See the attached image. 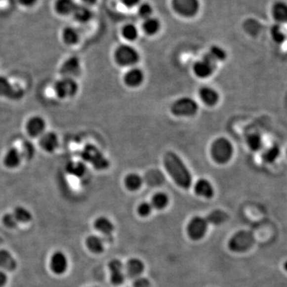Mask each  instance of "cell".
<instances>
[{
    "label": "cell",
    "mask_w": 287,
    "mask_h": 287,
    "mask_svg": "<svg viewBox=\"0 0 287 287\" xmlns=\"http://www.w3.org/2000/svg\"><path fill=\"white\" fill-rule=\"evenodd\" d=\"M108 269L110 271V279L112 284L120 286L123 284L125 279V273L123 263L119 259L114 258L108 263Z\"/></svg>",
    "instance_id": "11"
},
{
    "label": "cell",
    "mask_w": 287,
    "mask_h": 287,
    "mask_svg": "<svg viewBox=\"0 0 287 287\" xmlns=\"http://www.w3.org/2000/svg\"><path fill=\"white\" fill-rule=\"evenodd\" d=\"M114 58L118 65L122 66H129L138 62L140 55L135 48L131 45H122L117 48Z\"/></svg>",
    "instance_id": "6"
},
{
    "label": "cell",
    "mask_w": 287,
    "mask_h": 287,
    "mask_svg": "<svg viewBox=\"0 0 287 287\" xmlns=\"http://www.w3.org/2000/svg\"><path fill=\"white\" fill-rule=\"evenodd\" d=\"M143 180L138 174L130 173L124 178V186L131 192H136L142 186Z\"/></svg>",
    "instance_id": "31"
},
{
    "label": "cell",
    "mask_w": 287,
    "mask_h": 287,
    "mask_svg": "<svg viewBox=\"0 0 287 287\" xmlns=\"http://www.w3.org/2000/svg\"><path fill=\"white\" fill-rule=\"evenodd\" d=\"M215 63L212 58L206 54L202 60L196 62L193 67L194 73L198 78L206 79L212 75L215 71Z\"/></svg>",
    "instance_id": "12"
},
{
    "label": "cell",
    "mask_w": 287,
    "mask_h": 287,
    "mask_svg": "<svg viewBox=\"0 0 287 287\" xmlns=\"http://www.w3.org/2000/svg\"><path fill=\"white\" fill-rule=\"evenodd\" d=\"M153 9L151 5L147 2H144L138 7V14L143 19H147L152 16Z\"/></svg>",
    "instance_id": "41"
},
{
    "label": "cell",
    "mask_w": 287,
    "mask_h": 287,
    "mask_svg": "<svg viewBox=\"0 0 287 287\" xmlns=\"http://www.w3.org/2000/svg\"><path fill=\"white\" fill-rule=\"evenodd\" d=\"M2 221L5 227H8V228H15L19 224L15 217L13 215V213L4 214L2 216Z\"/></svg>",
    "instance_id": "42"
},
{
    "label": "cell",
    "mask_w": 287,
    "mask_h": 287,
    "mask_svg": "<svg viewBox=\"0 0 287 287\" xmlns=\"http://www.w3.org/2000/svg\"><path fill=\"white\" fill-rule=\"evenodd\" d=\"M271 36L273 41L276 44H283L287 40V35L283 27L279 24H275L271 28Z\"/></svg>",
    "instance_id": "37"
},
{
    "label": "cell",
    "mask_w": 287,
    "mask_h": 287,
    "mask_svg": "<svg viewBox=\"0 0 287 287\" xmlns=\"http://www.w3.org/2000/svg\"><path fill=\"white\" fill-rule=\"evenodd\" d=\"M38 1H39V0H18V2H19V3L21 6L27 7V8L33 7V6L37 3Z\"/></svg>",
    "instance_id": "44"
},
{
    "label": "cell",
    "mask_w": 287,
    "mask_h": 287,
    "mask_svg": "<svg viewBox=\"0 0 287 287\" xmlns=\"http://www.w3.org/2000/svg\"><path fill=\"white\" fill-rule=\"evenodd\" d=\"M82 2L87 5H94L97 2V0H82Z\"/></svg>",
    "instance_id": "47"
},
{
    "label": "cell",
    "mask_w": 287,
    "mask_h": 287,
    "mask_svg": "<svg viewBox=\"0 0 287 287\" xmlns=\"http://www.w3.org/2000/svg\"><path fill=\"white\" fill-rule=\"evenodd\" d=\"M199 93H200V97H201L203 102L206 104V106H215L219 101V93L211 87H202Z\"/></svg>",
    "instance_id": "23"
},
{
    "label": "cell",
    "mask_w": 287,
    "mask_h": 287,
    "mask_svg": "<svg viewBox=\"0 0 287 287\" xmlns=\"http://www.w3.org/2000/svg\"><path fill=\"white\" fill-rule=\"evenodd\" d=\"M85 245L88 250L93 254H101L105 250V244L101 237L97 236H89L85 240Z\"/></svg>",
    "instance_id": "26"
},
{
    "label": "cell",
    "mask_w": 287,
    "mask_h": 287,
    "mask_svg": "<svg viewBox=\"0 0 287 287\" xmlns=\"http://www.w3.org/2000/svg\"><path fill=\"white\" fill-rule=\"evenodd\" d=\"M60 73L62 76L66 78L74 79L79 76L81 73V62L79 58L75 56L67 58L61 66Z\"/></svg>",
    "instance_id": "14"
},
{
    "label": "cell",
    "mask_w": 287,
    "mask_h": 287,
    "mask_svg": "<svg viewBox=\"0 0 287 287\" xmlns=\"http://www.w3.org/2000/svg\"><path fill=\"white\" fill-rule=\"evenodd\" d=\"M198 109V104L195 100L190 97H181L171 105V112L175 116L192 117L197 114Z\"/></svg>",
    "instance_id": "4"
},
{
    "label": "cell",
    "mask_w": 287,
    "mask_h": 287,
    "mask_svg": "<svg viewBox=\"0 0 287 287\" xmlns=\"http://www.w3.org/2000/svg\"><path fill=\"white\" fill-rule=\"evenodd\" d=\"M25 95V91L19 85H14L6 77L0 76V97L13 101H19Z\"/></svg>",
    "instance_id": "9"
},
{
    "label": "cell",
    "mask_w": 287,
    "mask_h": 287,
    "mask_svg": "<svg viewBox=\"0 0 287 287\" xmlns=\"http://www.w3.org/2000/svg\"><path fill=\"white\" fill-rule=\"evenodd\" d=\"M40 144L41 149L45 152L53 153L58 149V144H59L58 135L54 132H45L41 136Z\"/></svg>",
    "instance_id": "19"
},
{
    "label": "cell",
    "mask_w": 287,
    "mask_h": 287,
    "mask_svg": "<svg viewBox=\"0 0 287 287\" xmlns=\"http://www.w3.org/2000/svg\"><path fill=\"white\" fill-rule=\"evenodd\" d=\"M145 263L138 258H132L126 262L124 273L129 279H135L141 277L145 271Z\"/></svg>",
    "instance_id": "15"
},
{
    "label": "cell",
    "mask_w": 287,
    "mask_h": 287,
    "mask_svg": "<svg viewBox=\"0 0 287 287\" xmlns=\"http://www.w3.org/2000/svg\"><path fill=\"white\" fill-rule=\"evenodd\" d=\"M22 162V156L20 152L15 148H10L3 157L4 165L8 168H15L19 167Z\"/></svg>",
    "instance_id": "24"
},
{
    "label": "cell",
    "mask_w": 287,
    "mask_h": 287,
    "mask_svg": "<svg viewBox=\"0 0 287 287\" xmlns=\"http://www.w3.org/2000/svg\"><path fill=\"white\" fill-rule=\"evenodd\" d=\"M93 227L97 232L102 234L105 236H111L114 233L115 227L113 222L106 216H100L93 222Z\"/></svg>",
    "instance_id": "21"
},
{
    "label": "cell",
    "mask_w": 287,
    "mask_h": 287,
    "mask_svg": "<svg viewBox=\"0 0 287 287\" xmlns=\"http://www.w3.org/2000/svg\"><path fill=\"white\" fill-rule=\"evenodd\" d=\"M153 208L151 203L142 202L138 205L136 211H137V213H138V215L140 216L145 218V217L149 216L151 214L152 211H153Z\"/></svg>",
    "instance_id": "40"
},
{
    "label": "cell",
    "mask_w": 287,
    "mask_h": 287,
    "mask_svg": "<svg viewBox=\"0 0 287 287\" xmlns=\"http://www.w3.org/2000/svg\"><path fill=\"white\" fill-rule=\"evenodd\" d=\"M164 165L177 186L184 189L190 188L192 176L188 167L174 152H167L164 157Z\"/></svg>",
    "instance_id": "1"
},
{
    "label": "cell",
    "mask_w": 287,
    "mask_h": 287,
    "mask_svg": "<svg viewBox=\"0 0 287 287\" xmlns=\"http://www.w3.org/2000/svg\"><path fill=\"white\" fill-rule=\"evenodd\" d=\"M81 157L83 161L90 164L96 169L105 170L110 167L109 161L94 145H85L82 151Z\"/></svg>",
    "instance_id": "3"
},
{
    "label": "cell",
    "mask_w": 287,
    "mask_h": 287,
    "mask_svg": "<svg viewBox=\"0 0 287 287\" xmlns=\"http://www.w3.org/2000/svg\"><path fill=\"white\" fill-rule=\"evenodd\" d=\"M62 41L68 45H75L79 43L80 35L78 30L73 27H66L62 30Z\"/></svg>",
    "instance_id": "28"
},
{
    "label": "cell",
    "mask_w": 287,
    "mask_h": 287,
    "mask_svg": "<svg viewBox=\"0 0 287 287\" xmlns=\"http://www.w3.org/2000/svg\"><path fill=\"white\" fill-rule=\"evenodd\" d=\"M151 283L147 278L139 277L133 279L132 287H150Z\"/></svg>",
    "instance_id": "43"
},
{
    "label": "cell",
    "mask_w": 287,
    "mask_h": 287,
    "mask_svg": "<svg viewBox=\"0 0 287 287\" xmlns=\"http://www.w3.org/2000/svg\"><path fill=\"white\" fill-rule=\"evenodd\" d=\"M208 224L219 226L225 223L228 219V215L225 211L220 209H216L211 212L209 213L207 216L205 218Z\"/></svg>",
    "instance_id": "30"
},
{
    "label": "cell",
    "mask_w": 287,
    "mask_h": 287,
    "mask_svg": "<svg viewBox=\"0 0 287 287\" xmlns=\"http://www.w3.org/2000/svg\"><path fill=\"white\" fill-rule=\"evenodd\" d=\"M271 15L277 24L287 23V2L276 1L271 6Z\"/></svg>",
    "instance_id": "17"
},
{
    "label": "cell",
    "mask_w": 287,
    "mask_h": 287,
    "mask_svg": "<svg viewBox=\"0 0 287 287\" xmlns=\"http://www.w3.org/2000/svg\"><path fill=\"white\" fill-rule=\"evenodd\" d=\"M208 223L204 217L194 216L189 220L186 227L187 235L190 240L199 241L206 236Z\"/></svg>",
    "instance_id": "5"
},
{
    "label": "cell",
    "mask_w": 287,
    "mask_h": 287,
    "mask_svg": "<svg viewBox=\"0 0 287 287\" xmlns=\"http://www.w3.org/2000/svg\"><path fill=\"white\" fill-rule=\"evenodd\" d=\"M121 1L126 7L132 8V7L136 6V5H138L141 0H121Z\"/></svg>",
    "instance_id": "45"
},
{
    "label": "cell",
    "mask_w": 287,
    "mask_h": 287,
    "mask_svg": "<svg viewBox=\"0 0 287 287\" xmlns=\"http://www.w3.org/2000/svg\"><path fill=\"white\" fill-rule=\"evenodd\" d=\"M78 3L75 0H55L54 2V11L60 16L72 15Z\"/></svg>",
    "instance_id": "18"
},
{
    "label": "cell",
    "mask_w": 287,
    "mask_h": 287,
    "mask_svg": "<svg viewBox=\"0 0 287 287\" xmlns=\"http://www.w3.org/2000/svg\"><path fill=\"white\" fill-rule=\"evenodd\" d=\"M194 191L197 196L205 199H211L215 194L212 184L206 179L199 180L195 184Z\"/></svg>",
    "instance_id": "20"
},
{
    "label": "cell",
    "mask_w": 287,
    "mask_h": 287,
    "mask_svg": "<svg viewBox=\"0 0 287 287\" xmlns=\"http://www.w3.org/2000/svg\"><path fill=\"white\" fill-rule=\"evenodd\" d=\"M248 148L252 152L260 151L263 147V141L262 136L258 133H250L248 135L246 140Z\"/></svg>",
    "instance_id": "35"
},
{
    "label": "cell",
    "mask_w": 287,
    "mask_h": 287,
    "mask_svg": "<svg viewBox=\"0 0 287 287\" xmlns=\"http://www.w3.org/2000/svg\"><path fill=\"white\" fill-rule=\"evenodd\" d=\"M144 79H145V75L143 71L138 68H133L126 73L124 80L128 86L136 87L141 85Z\"/></svg>",
    "instance_id": "22"
},
{
    "label": "cell",
    "mask_w": 287,
    "mask_h": 287,
    "mask_svg": "<svg viewBox=\"0 0 287 287\" xmlns=\"http://www.w3.org/2000/svg\"><path fill=\"white\" fill-rule=\"evenodd\" d=\"M161 29V23L158 19L156 18H149L145 19V22L143 23V30L145 34L149 36H154L158 33V31Z\"/></svg>",
    "instance_id": "33"
},
{
    "label": "cell",
    "mask_w": 287,
    "mask_h": 287,
    "mask_svg": "<svg viewBox=\"0 0 287 287\" xmlns=\"http://www.w3.org/2000/svg\"><path fill=\"white\" fill-rule=\"evenodd\" d=\"M207 54L215 62H219V61H224L227 58V53H226L225 50L218 45H212Z\"/></svg>",
    "instance_id": "39"
},
{
    "label": "cell",
    "mask_w": 287,
    "mask_h": 287,
    "mask_svg": "<svg viewBox=\"0 0 287 287\" xmlns=\"http://www.w3.org/2000/svg\"><path fill=\"white\" fill-rule=\"evenodd\" d=\"M233 145L225 137L216 139L211 145V157L216 163L223 164L229 162L233 157Z\"/></svg>",
    "instance_id": "2"
},
{
    "label": "cell",
    "mask_w": 287,
    "mask_h": 287,
    "mask_svg": "<svg viewBox=\"0 0 287 287\" xmlns=\"http://www.w3.org/2000/svg\"><path fill=\"white\" fill-rule=\"evenodd\" d=\"M122 36L128 41H135L138 37V30L132 24H127L122 29Z\"/></svg>",
    "instance_id": "38"
},
{
    "label": "cell",
    "mask_w": 287,
    "mask_h": 287,
    "mask_svg": "<svg viewBox=\"0 0 287 287\" xmlns=\"http://www.w3.org/2000/svg\"><path fill=\"white\" fill-rule=\"evenodd\" d=\"M7 275L3 271H0V287H3L7 283Z\"/></svg>",
    "instance_id": "46"
},
{
    "label": "cell",
    "mask_w": 287,
    "mask_h": 287,
    "mask_svg": "<svg viewBox=\"0 0 287 287\" xmlns=\"http://www.w3.org/2000/svg\"><path fill=\"white\" fill-rule=\"evenodd\" d=\"M66 171L72 176L81 177V176H84V174L86 171V167L82 162H71L66 166Z\"/></svg>",
    "instance_id": "36"
},
{
    "label": "cell",
    "mask_w": 287,
    "mask_h": 287,
    "mask_svg": "<svg viewBox=\"0 0 287 287\" xmlns=\"http://www.w3.org/2000/svg\"></svg>",
    "instance_id": "50"
},
{
    "label": "cell",
    "mask_w": 287,
    "mask_h": 287,
    "mask_svg": "<svg viewBox=\"0 0 287 287\" xmlns=\"http://www.w3.org/2000/svg\"><path fill=\"white\" fill-rule=\"evenodd\" d=\"M46 123L43 118L40 116L32 117L27 123V131L32 137H38L43 134Z\"/></svg>",
    "instance_id": "16"
},
{
    "label": "cell",
    "mask_w": 287,
    "mask_h": 287,
    "mask_svg": "<svg viewBox=\"0 0 287 287\" xmlns=\"http://www.w3.org/2000/svg\"><path fill=\"white\" fill-rule=\"evenodd\" d=\"M250 240L246 232L235 234L228 242V247L234 252H242L250 247Z\"/></svg>",
    "instance_id": "13"
},
{
    "label": "cell",
    "mask_w": 287,
    "mask_h": 287,
    "mask_svg": "<svg viewBox=\"0 0 287 287\" xmlns=\"http://www.w3.org/2000/svg\"><path fill=\"white\" fill-rule=\"evenodd\" d=\"M72 15L79 23H86L92 19L93 12L88 6L78 4Z\"/></svg>",
    "instance_id": "29"
},
{
    "label": "cell",
    "mask_w": 287,
    "mask_h": 287,
    "mask_svg": "<svg viewBox=\"0 0 287 287\" xmlns=\"http://www.w3.org/2000/svg\"><path fill=\"white\" fill-rule=\"evenodd\" d=\"M283 269H284V271H285L286 272H287V260L283 263Z\"/></svg>",
    "instance_id": "48"
},
{
    "label": "cell",
    "mask_w": 287,
    "mask_h": 287,
    "mask_svg": "<svg viewBox=\"0 0 287 287\" xmlns=\"http://www.w3.org/2000/svg\"><path fill=\"white\" fill-rule=\"evenodd\" d=\"M169 204V197L164 192L156 193L152 198L151 205L153 208L157 210H163L167 207Z\"/></svg>",
    "instance_id": "32"
},
{
    "label": "cell",
    "mask_w": 287,
    "mask_h": 287,
    "mask_svg": "<svg viewBox=\"0 0 287 287\" xmlns=\"http://www.w3.org/2000/svg\"><path fill=\"white\" fill-rule=\"evenodd\" d=\"M281 155V149L279 145H273L265 149L262 153V162L267 164H272L277 162Z\"/></svg>",
    "instance_id": "27"
},
{
    "label": "cell",
    "mask_w": 287,
    "mask_h": 287,
    "mask_svg": "<svg viewBox=\"0 0 287 287\" xmlns=\"http://www.w3.org/2000/svg\"><path fill=\"white\" fill-rule=\"evenodd\" d=\"M12 213L14 216L15 217L17 221H18V223H29V222L32 220V218H33L31 211L28 209L24 207V206H16Z\"/></svg>",
    "instance_id": "34"
},
{
    "label": "cell",
    "mask_w": 287,
    "mask_h": 287,
    "mask_svg": "<svg viewBox=\"0 0 287 287\" xmlns=\"http://www.w3.org/2000/svg\"><path fill=\"white\" fill-rule=\"evenodd\" d=\"M171 6L180 16L192 18L197 15L201 5L199 0H171Z\"/></svg>",
    "instance_id": "8"
},
{
    "label": "cell",
    "mask_w": 287,
    "mask_h": 287,
    "mask_svg": "<svg viewBox=\"0 0 287 287\" xmlns=\"http://www.w3.org/2000/svg\"><path fill=\"white\" fill-rule=\"evenodd\" d=\"M69 267L68 258L62 250H56L50 259V269L57 275H62L67 271Z\"/></svg>",
    "instance_id": "10"
},
{
    "label": "cell",
    "mask_w": 287,
    "mask_h": 287,
    "mask_svg": "<svg viewBox=\"0 0 287 287\" xmlns=\"http://www.w3.org/2000/svg\"></svg>",
    "instance_id": "49"
},
{
    "label": "cell",
    "mask_w": 287,
    "mask_h": 287,
    "mask_svg": "<svg viewBox=\"0 0 287 287\" xmlns=\"http://www.w3.org/2000/svg\"><path fill=\"white\" fill-rule=\"evenodd\" d=\"M54 91L59 98L66 99L75 97L79 91V85L72 78L63 77L56 82Z\"/></svg>",
    "instance_id": "7"
},
{
    "label": "cell",
    "mask_w": 287,
    "mask_h": 287,
    "mask_svg": "<svg viewBox=\"0 0 287 287\" xmlns=\"http://www.w3.org/2000/svg\"><path fill=\"white\" fill-rule=\"evenodd\" d=\"M17 261L8 250H0V268L5 271H13L17 268Z\"/></svg>",
    "instance_id": "25"
}]
</instances>
